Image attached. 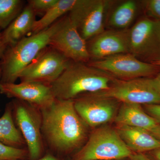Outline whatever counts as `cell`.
Returning <instances> with one entry per match:
<instances>
[{"label": "cell", "instance_id": "1", "mask_svg": "<svg viewBox=\"0 0 160 160\" xmlns=\"http://www.w3.org/2000/svg\"><path fill=\"white\" fill-rule=\"evenodd\" d=\"M40 111L43 140L50 152L62 157L84 146L89 138V127L77 112L73 100L56 98Z\"/></svg>", "mask_w": 160, "mask_h": 160}, {"label": "cell", "instance_id": "2", "mask_svg": "<svg viewBox=\"0 0 160 160\" xmlns=\"http://www.w3.org/2000/svg\"><path fill=\"white\" fill-rule=\"evenodd\" d=\"M115 79L88 64L70 61L59 77L50 86L56 98L73 100L84 93L106 91Z\"/></svg>", "mask_w": 160, "mask_h": 160}, {"label": "cell", "instance_id": "3", "mask_svg": "<svg viewBox=\"0 0 160 160\" xmlns=\"http://www.w3.org/2000/svg\"><path fill=\"white\" fill-rule=\"evenodd\" d=\"M62 18L45 30L23 38L6 50L0 63V82L14 83L21 72L49 46L52 37L61 26Z\"/></svg>", "mask_w": 160, "mask_h": 160}, {"label": "cell", "instance_id": "4", "mask_svg": "<svg viewBox=\"0 0 160 160\" xmlns=\"http://www.w3.org/2000/svg\"><path fill=\"white\" fill-rule=\"evenodd\" d=\"M132 153L116 129L106 126L92 132L84 146L74 153L71 159H121L129 158Z\"/></svg>", "mask_w": 160, "mask_h": 160}, {"label": "cell", "instance_id": "5", "mask_svg": "<svg viewBox=\"0 0 160 160\" xmlns=\"http://www.w3.org/2000/svg\"><path fill=\"white\" fill-rule=\"evenodd\" d=\"M16 125L21 132L29 152V160H37L45 154L40 109L29 103L14 99L11 102Z\"/></svg>", "mask_w": 160, "mask_h": 160}, {"label": "cell", "instance_id": "6", "mask_svg": "<svg viewBox=\"0 0 160 160\" xmlns=\"http://www.w3.org/2000/svg\"><path fill=\"white\" fill-rule=\"evenodd\" d=\"M129 53L145 62L160 61V21L145 17L129 29Z\"/></svg>", "mask_w": 160, "mask_h": 160}, {"label": "cell", "instance_id": "7", "mask_svg": "<svg viewBox=\"0 0 160 160\" xmlns=\"http://www.w3.org/2000/svg\"><path fill=\"white\" fill-rule=\"evenodd\" d=\"M111 1L76 0L68 16L86 42L106 29Z\"/></svg>", "mask_w": 160, "mask_h": 160}, {"label": "cell", "instance_id": "8", "mask_svg": "<svg viewBox=\"0 0 160 160\" xmlns=\"http://www.w3.org/2000/svg\"><path fill=\"white\" fill-rule=\"evenodd\" d=\"M100 92L122 103L160 104V89L154 78L130 80L116 78L109 89Z\"/></svg>", "mask_w": 160, "mask_h": 160}, {"label": "cell", "instance_id": "9", "mask_svg": "<svg viewBox=\"0 0 160 160\" xmlns=\"http://www.w3.org/2000/svg\"><path fill=\"white\" fill-rule=\"evenodd\" d=\"M70 60L53 48L46 47L19 75L22 82L49 85L59 77Z\"/></svg>", "mask_w": 160, "mask_h": 160}, {"label": "cell", "instance_id": "10", "mask_svg": "<svg viewBox=\"0 0 160 160\" xmlns=\"http://www.w3.org/2000/svg\"><path fill=\"white\" fill-rule=\"evenodd\" d=\"M87 64L121 80L147 78L155 74L160 69L159 66L141 61L129 53L92 61Z\"/></svg>", "mask_w": 160, "mask_h": 160}, {"label": "cell", "instance_id": "11", "mask_svg": "<svg viewBox=\"0 0 160 160\" xmlns=\"http://www.w3.org/2000/svg\"><path fill=\"white\" fill-rule=\"evenodd\" d=\"M73 101L77 112L90 128L102 126L115 118L119 102L100 92L84 93Z\"/></svg>", "mask_w": 160, "mask_h": 160}, {"label": "cell", "instance_id": "12", "mask_svg": "<svg viewBox=\"0 0 160 160\" xmlns=\"http://www.w3.org/2000/svg\"><path fill=\"white\" fill-rule=\"evenodd\" d=\"M49 46L72 62L86 63L90 59L86 41L68 16L62 18L61 26L52 37Z\"/></svg>", "mask_w": 160, "mask_h": 160}, {"label": "cell", "instance_id": "13", "mask_svg": "<svg viewBox=\"0 0 160 160\" xmlns=\"http://www.w3.org/2000/svg\"><path fill=\"white\" fill-rule=\"evenodd\" d=\"M92 61L129 52V29H105L86 42Z\"/></svg>", "mask_w": 160, "mask_h": 160}, {"label": "cell", "instance_id": "14", "mask_svg": "<svg viewBox=\"0 0 160 160\" xmlns=\"http://www.w3.org/2000/svg\"><path fill=\"white\" fill-rule=\"evenodd\" d=\"M0 93L26 102L40 110L50 106L56 99L49 85L33 82H0Z\"/></svg>", "mask_w": 160, "mask_h": 160}, {"label": "cell", "instance_id": "15", "mask_svg": "<svg viewBox=\"0 0 160 160\" xmlns=\"http://www.w3.org/2000/svg\"><path fill=\"white\" fill-rule=\"evenodd\" d=\"M142 10V1H111L106 18V27L116 30L129 29Z\"/></svg>", "mask_w": 160, "mask_h": 160}, {"label": "cell", "instance_id": "16", "mask_svg": "<svg viewBox=\"0 0 160 160\" xmlns=\"http://www.w3.org/2000/svg\"><path fill=\"white\" fill-rule=\"evenodd\" d=\"M116 129L128 148L135 153L152 151L160 148V141L142 128L118 125Z\"/></svg>", "mask_w": 160, "mask_h": 160}, {"label": "cell", "instance_id": "17", "mask_svg": "<svg viewBox=\"0 0 160 160\" xmlns=\"http://www.w3.org/2000/svg\"><path fill=\"white\" fill-rule=\"evenodd\" d=\"M36 14L31 6L27 5L2 32V39L6 48L13 46L32 31L36 21Z\"/></svg>", "mask_w": 160, "mask_h": 160}, {"label": "cell", "instance_id": "18", "mask_svg": "<svg viewBox=\"0 0 160 160\" xmlns=\"http://www.w3.org/2000/svg\"><path fill=\"white\" fill-rule=\"evenodd\" d=\"M115 121L118 125L138 127L149 131L158 124L143 110L141 105L135 103H122Z\"/></svg>", "mask_w": 160, "mask_h": 160}, {"label": "cell", "instance_id": "19", "mask_svg": "<svg viewBox=\"0 0 160 160\" xmlns=\"http://www.w3.org/2000/svg\"><path fill=\"white\" fill-rule=\"evenodd\" d=\"M0 142L13 148L27 149L26 142L15 123L11 102L6 105L0 118Z\"/></svg>", "mask_w": 160, "mask_h": 160}, {"label": "cell", "instance_id": "20", "mask_svg": "<svg viewBox=\"0 0 160 160\" xmlns=\"http://www.w3.org/2000/svg\"><path fill=\"white\" fill-rule=\"evenodd\" d=\"M76 2V0H58L54 6L45 12L42 17L35 21L31 31L32 34L47 29L60 17L69 12Z\"/></svg>", "mask_w": 160, "mask_h": 160}, {"label": "cell", "instance_id": "21", "mask_svg": "<svg viewBox=\"0 0 160 160\" xmlns=\"http://www.w3.org/2000/svg\"><path fill=\"white\" fill-rule=\"evenodd\" d=\"M23 1L0 0V29H6L21 12Z\"/></svg>", "mask_w": 160, "mask_h": 160}, {"label": "cell", "instance_id": "22", "mask_svg": "<svg viewBox=\"0 0 160 160\" xmlns=\"http://www.w3.org/2000/svg\"><path fill=\"white\" fill-rule=\"evenodd\" d=\"M29 159V152L26 149H17L0 142V160Z\"/></svg>", "mask_w": 160, "mask_h": 160}, {"label": "cell", "instance_id": "23", "mask_svg": "<svg viewBox=\"0 0 160 160\" xmlns=\"http://www.w3.org/2000/svg\"><path fill=\"white\" fill-rule=\"evenodd\" d=\"M142 3L147 17L160 21V0L143 1Z\"/></svg>", "mask_w": 160, "mask_h": 160}, {"label": "cell", "instance_id": "24", "mask_svg": "<svg viewBox=\"0 0 160 160\" xmlns=\"http://www.w3.org/2000/svg\"><path fill=\"white\" fill-rule=\"evenodd\" d=\"M58 0H30L28 5L31 6L36 13L46 12L54 6Z\"/></svg>", "mask_w": 160, "mask_h": 160}, {"label": "cell", "instance_id": "25", "mask_svg": "<svg viewBox=\"0 0 160 160\" xmlns=\"http://www.w3.org/2000/svg\"><path fill=\"white\" fill-rule=\"evenodd\" d=\"M145 109L148 114L160 124V104L145 105Z\"/></svg>", "mask_w": 160, "mask_h": 160}, {"label": "cell", "instance_id": "26", "mask_svg": "<svg viewBox=\"0 0 160 160\" xmlns=\"http://www.w3.org/2000/svg\"><path fill=\"white\" fill-rule=\"evenodd\" d=\"M37 160H66L63 157L58 156L56 155L53 154L50 152H48L45 153L42 158Z\"/></svg>", "mask_w": 160, "mask_h": 160}, {"label": "cell", "instance_id": "27", "mask_svg": "<svg viewBox=\"0 0 160 160\" xmlns=\"http://www.w3.org/2000/svg\"><path fill=\"white\" fill-rule=\"evenodd\" d=\"M129 158L130 160H152L143 153L135 152H132Z\"/></svg>", "mask_w": 160, "mask_h": 160}, {"label": "cell", "instance_id": "28", "mask_svg": "<svg viewBox=\"0 0 160 160\" xmlns=\"http://www.w3.org/2000/svg\"><path fill=\"white\" fill-rule=\"evenodd\" d=\"M149 132H151L152 135L160 141V124H157Z\"/></svg>", "mask_w": 160, "mask_h": 160}, {"label": "cell", "instance_id": "29", "mask_svg": "<svg viewBox=\"0 0 160 160\" xmlns=\"http://www.w3.org/2000/svg\"><path fill=\"white\" fill-rule=\"evenodd\" d=\"M6 47L3 43L2 39V32H0V58H2L5 51H6Z\"/></svg>", "mask_w": 160, "mask_h": 160}, {"label": "cell", "instance_id": "30", "mask_svg": "<svg viewBox=\"0 0 160 160\" xmlns=\"http://www.w3.org/2000/svg\"><path fill=\"white\" fill-rule=\"evenodd\" d=\"M153 157L156 160H160V148L152 151Z\"/></svg>", "mask_w": 160, "mask_h": 160}, {"label": "cell", "instance_id": "31", "mask_svg": "<svg viewBox=\"0 0 160 160\" xmlns=\"http://www.w3.org/2000/svg\"><path fill=\"white\" fill-rule=\"evenodd\" d=\"M154 78L159 88L160 89V72L158 73L157 76L155 78Z\"/></svg>", "mask_w": 160, "mask_h": 160}, {"label": "cell", "instance_id": "32", "mask_svg": "<svg viewBox=\"0 0 160 160\" xmlns=\"http://www.w3.org/2000/svg\"><path fill=\"white\" fill-rule=\"evenodd\" d=\"M154 65H156V66H159L160 67V61H159L158 62L155 63L154 64Z\"/></svg>", "mask_w": 160, "mask_h": 160}, {"label": "cell", "instance_id": "33", "mask_svg": "<svg viewBox=\"0 0 160 160\" xmlns=\"http://www.w3.org/2000/svg\"><path fill=\"white\" fill-rule=\"evenodd\" d=\"M113 160H130L129 158H127L121 159Z\"/></svg>", "mask_w": 160, "mask_h": 160}, {"label": "cell", "instance_id": "34", "mask_svg": "<svg viewBox=\"0 0 160 160\" xmlns=\"http://www.w3.org/2000/svg\"><path fill=\"white\" fill-rule=\"evenodd\" d=\"M2 74V70H1V66H0V76Z\"/></svg>", "mask_w": 160, "mask_h": 160}, {"label": "cell", "instance_id": "35", "mask_svg": "<svg viewBox=\"0 0 160 160\" xmlns=\"http://www.w3.org/2000/svg\"><path fill=\"white\" fill-rule=\"evenodd\" d=\"M66 160H72V159H69Z\"/></svg>", "mask_w": 160, "mask_h": 160}]
</instances>
